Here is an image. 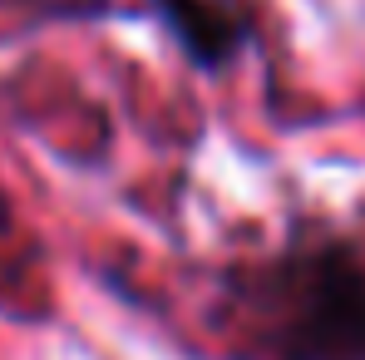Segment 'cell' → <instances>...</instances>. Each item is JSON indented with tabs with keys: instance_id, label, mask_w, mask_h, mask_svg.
<instances>
[{
	"instance_id": "obj_1",
	"label": "cell",
	"mask_w": 365,
	"mask_h": 360,
	"mask_svg": "<svg viewBox=\"0 0 365 360\" xmlns=\"http://www.w3.org/2000/svg\"><path fill=\"white\" fill-rule=\"evenodd\" d=\"M262 311L282 360H365V267L341 242L277 262Z\"/></svg>"
},
{
	"instance_id": "obj_2",
	"label": "cell",
	"mask_w": 365,
	"mask_h": 360,
	"mask_svg": "<svg viewBox=\"0 0 365 360\" xmlns=\"http://www.w3.org/2000/svg\"><path fill=\"white\" fill-rule=\"evenodd\" d=\"M158 10L173 25V35L192 50V60H202V64H222L242 40L237 15L222 10L217 0H158Z\"/></svg>"
}]
</instances>
